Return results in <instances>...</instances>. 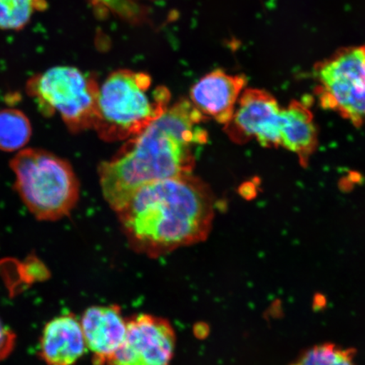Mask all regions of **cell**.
I'll list each match as a JSON object with an SVG mask.
<instances>
[{"label":"cell","instance_id":"1","mask_svg":"<svg viewBox=\"0 0 365 365\" xmlns=\"http://www.w3.org/2000/svg\"><path fill=\"white\" fill-rule=\"evenodd\" d=\"M207 121L190 100L181 98L115 156L98 168L103 197L116 212L150 182L190 175L196 152L207 143Z\"/></svg>","mask_w":365,"mask_h":365},{"label":"cell","instance_id":"2","mask_svg":"<svg viewBox=\"0 0 365 365\" xmlns=\"http://www.w3.org/2000/svg\"><path fill=\"white\" fill-rule=\"evenodd\" d=\"M117 213L130 247L157 258L207 240L215 200L190 173L141 187Z\"/></svg>","mask_w":365,"mask_h":365},{"label":"cell","instance_id":"3","mask_svg":"<svg viewBox=\"0 0 365 365\" xmlns=\"http://www.w3.org/2000/svg\"><path fill=\"white\" fill-rule=\"evenodd\" d=\"M170 91L144 72L118 70L99 86L93 129L108 143L133 138L170 107Z\"/></svg>","mask_w":365,"mask_h":365},{"label":"cell","instance_id":"4","mask_svg":"<svg viewBox=\"0 0 365 365\" xmlns=\"http://www.w3.org/2000/svg\"><path fill=\"white\" fill-rule=\"evenodd\" d=\"M11 168L17 193L38 220L57 221L75 208L79 182L66 159L43 149H24L11 160Z\"/></svg>","mask_w":365,"mask_h":365},{"label":"cell","instance_id":"5","mask_svg":"<svg viewBox=\"0 0 365 365\" xmlns=\"http://www.w3.org/2000/svg\"><path fill=\"white\" fill-rule=\"evenodd\" d=\"M26 91L46 116L58 113L72 133L93 129L98 115L99 86L78 68L57 66L27 82Z\"/></svg>","mask_w":365,"mask_h":365},{"label":"cell","instance_id":"6","mask_svg":"<svg viewBox=\"0 0 365 365\" xmlns=\"http://www.w3.org/2000/svg\"><path fill=\"white\" fill-rule=\"evenodd\" d=\"M319 105L355 127L365 124V44L342 48L314 67Z\"/></svg>","mask_w":365,"mask_h":365},{"label":"cell","instance_id":"7","mask_svg":"<svg viewBox=\"0 0 365 365\" xmlns=\"http://www.w3.org/2000/svg\"><path fill=\"white\" fill-rule=\"evenodd\" d=\"M285 118V108L272 95L248 88L241 94L234 116L223 129L236 144L255 140L263 148H278L282 145Z\"/></svg>","mask_w":365,"mask_h":365},{"label":"cell","instance_id":"8","mask_svg":"<svg viewBox=\"0 0 365 365\" xmlns=\"http://www.w3.org/2000/svg\"><path fill=\"white\" fill-rule=\"evenodd\" d=\"M176 334L167 319L149 314L128 318L124 341L106 365H171Z\"/></svg>","mask_w":365,"mask_h":365},{"label":"cell","instance_id":"9","mask_svg":"<svg viewBox=\"0 0 365 365\" xmlns=\"http://www.w3.org/2000/svg\"><path fill=\"white\" fill-rule=\"evenodd\" d=\"M246 84L247 79L245 76L215 70L192 86L190 101L207 120L212 118L225 125L234 116Z\"/></svg>","mask_w":365,"mask_h":365},{"label":"cell","instance_id":"10","mask_svg":"<svg viewBox=\"0 0 365 365\" xmlns=\"http://www.w3.org/2000/svg\"><path fill=\"white\" fill-rule=\"evenodd\" d=\"M94 365H106L125 340L128 318L117 304L94 305L80 319Z\"/></svg>","mask_w":365,"mask_h":365},{"label":"cell","instance_id":"11","mask_svg":"<svg viewBox=\"0 0 365 365\" xmlns=\"http://www.w3.org/2000/svg\"><path fill=\"white\" fill-rule=\"evenodd\" d=\"M86 350L80 319L74 314H62L46 324L39 344L46 364L75 365Z\"/></svg>","mask_w":365,"mask_h":365},{"label":"cell","instance_id":"12","mask_svg":"<svg viewBox=\"0 0 365 365\" xmlns=\"http://www.w3.org/2000/svg\"><path fill=\"white\" fill-rule=\"evenodd\" d=\"M286 118L282 147L296 155L303 167L318 145V131L312 111L304 103L292 101L285 107Z\"/></svg>","mask_w":365,"mask_h":365},{"label":"cell","instance_id":"13","mask_svg":"<svg viewBox=\"0 0 365 365\" xmlns=\"http://www.w3.org/2000/svg\"><path fill=\"white\" fill-rule=\"evenodd\" d=\"M31 136V123L24 113L15 108L0 111V150L8 153L21 150Z\"/></svg>","mask_w":365,"mask_h":365},{"label":"cell","instance_id":"14","mask_svg":"<svg viewBox=\"0 0 365 365\" xmlns=\"http://www.w3.org/2000/svg\"><path fill=\"white\" fill-rule=\"evenodd\" d=\"M47 6L45 0H0V29L20 31Z\"/></svg>","mask_w":365,"mask_h":365},{"label":"cell","instance_id":"15","mask_svg":"<svg viewBox=\"0 0 365 365\" xmlns=\"http://www.w3.org/2000/svg\"><path fill=\"white\" fill-rule=\"evenodd\" d=\"M289 365H357L353 349L325 342L314 345L299 354Z\"/></svg>","mask_w":365,"mask_h":365},{"label":"cell","instance_id":"16","mask_svg":"<svg viewBox=\"0 0 365 365\" xmlns=\"http://www.w3.org/2000/svg\"><path fill=\"white\" fill-rule=\"evenodd\" d=\"M96 6H101L125 21L140 23L147 18L148 12L134 0H91Z\"/></svg>","mask_w":365,"mask_h":365},{"label":"cell","instance_id":"17","mask_svg":"<svg viewBox=\"0 0 365 365\" xmlns=\"http://www.w3.org/2000/svg\"><path fill=\"white\" fill-rule=\"evenodd\" d=\"M15 340L14 333L0 318V360L6 359L12 352Z\"/></svg>","mask_w":365,"mask_h":365},{"label":"cell","instance_id":"18","mask_svg":"<svg viewBox=\"0 0 365 365\" xmlns=\"http://www.w3.org/2000/svg\"><path fill=\"white\" fill-rule=\"evenodd\" d=\"M134 1H135V0H134Z\"/></svg>","mask_w":365,"mask_h":365}]
</instances>
